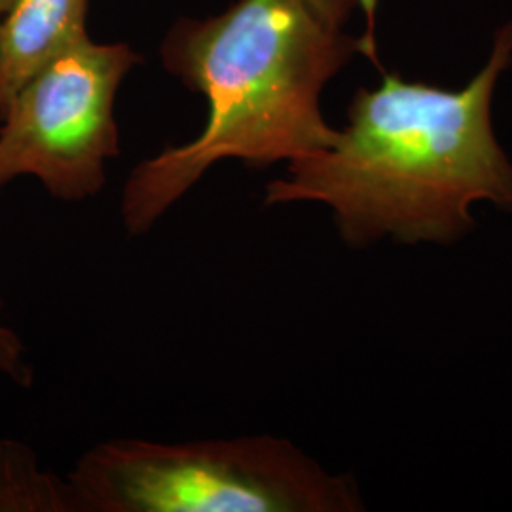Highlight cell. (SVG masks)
Masks as SVG:
<instances>
[{
	"mask_svg": "<svg viewBox=\"0 0 512 512\" xmlns=\"http://www.w3.org/2000/svg\"><path fill=\"white\" fill-rule=\"evenodd\" d=\"M512 63V19L495 31L486 65L461 90L384 74L359 88L330 147L287 165L264 203H323L342 239L442 243L473 228V205L512 211V164L492 126V101Z\"/></svg>",
	"mask_w": 512,
	"mask_h": 512,
	"instance_id": "1",
	"label": "cell"
},
{
	"mask_svg": "<svg viewBox=\"0 0 512 512\" xmlns=\"http://www.w3.org/2000/svg\"><path fill=\"white\" fill-rule=\"evenodd\" d=\"M355 55L376 59V38L353 37L304 0H236L211 18H181L167 31L164 69L207 103L192 141L143 160L129 173L122 220L141 236L224 160L291 164L338 135L321 93Z\"/></svg>",
	"mask_w": 512,
	"mask_h": 512,
	"instance_id": "2",
	"label": "cell"
},
{
	"mask_svg": "<svg viewBox=\"0 0 512 512\" xmlns=\"http://www.w3.org/2000/svg\"><path fill=\"white\" fill-rule=\"evenodd\" d=\"M84 512H349L361 499L294 444L268 435L228 440H109L69 475Z\"/></svg>",
	"mask_w": 512,
	"mask_h": 512,
	"instance_id": "3",
	"label": "cell"
},
{
	"mask_svg": "<svg viewBox=\"0 0 512 512\" xmlns=\"http://www.w3.org/2000/svg\"><path fill=\"white\" fill-rule=\"evenodd\" d=\"M141 63L126 42L88 37L33 74L0 118V186L35 177L63 202L95 196L120 154L116 95Z\"/></svg>",
	"mask_w": 512,
	"mask_h": 512,
	"instance_id": "4",
	"label": "cell"
},
{
	"mask_svg": "<svg viewBox=\"0 0 512 512\" xmlns=\"http://www.w3.org/2000/svg\"><path fill=\"white\" fill-rule=\"evenodd\" d=\"M90 0H12L0 21V118L19 88L88 35Z\"/></svg>",
	"mask_w": 512,
	"mask_h": 512,
	"instance_id": "5",
	"label": "cell"
},
{
	"mask_svg": "<svg viewBox=\"0 0 512 512\" xmlns=\"http://www.w3.org/2000/svg\"><path fill=\"white\" fill-rule=\"evenodd\" d=\"M0 511H76L67 482L38 473L25 446L0 444Z\"/></svg>",
	"mask_w": 512,
	"mask_h": 512,
	"instance_id": "6",
	"label": "cell"
},
{
	"mask_svg": "<svg viewBox=\"0 0 512 512\" xmlns=\"http://www.w3.org/2000/svg\"><path fill=\"white\" fill-rule=\"evenodd\" d=\"M311 10L327 21L332 27L346 29L349 19L355 16V12L363 10L368 19V29L374 33V14L378 0H304Z\"/></svg>",
	"mask_w": 512,
	"mask_h": 512,
	"instance_id": "7",
	"label": "cell"
},
{
	"mask_svg": "<svg viewBox=\"0 0 512 512\" xmlns=\"http://www.w3.org/2000/svg\"><path fill=\"white\" fill-rule=\"evenodd\" d=\"M0 370L8 372L18 382L29 378V370L23 365V346L18 336L0 325Z\"/></svg>",
	"mask_w": 512,
	"mask_h": 512,
	"instance_id": "8",
	"label": "cell"
},
{
	"mask_svg": "<svg viewBox=\"0 0 512 512\" xmlns=\"http://www.w3.org/2000/svg\"><path fill=\"white\" fill-rule=\"evenodd\" d=\"M10 4H12V0H0V21H2V18H4V14L8 12Z\"/></svg>",
	"mask_w": 512,
	"mask_h": 512,
	"instance_id": "9",
	"label": "cell"
},
{
	"mask_svg": "<svg viewBox=\"0 0 512 512\" xmlns=\"http://www.w3.org/2000/svg\"><path fill=\"white\" fill-rule=\"evenodd\" d=\"M0 188H2V186H0Z\"/></svg>",
	"mask_w": 512,
	"mask_h": 512,
	"instance_id": "10",
	"label": "cell"
}]
</instances>
